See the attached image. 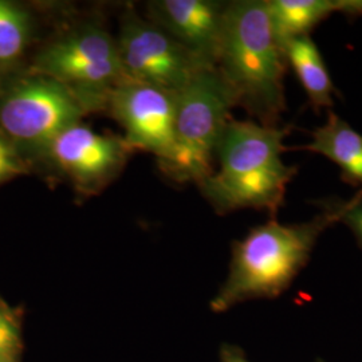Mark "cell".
Masks as SVG:
<instances>
[{
    "label": "cell",
    "mask_w": 362,
    "mask_h": 362,
    "mask_svg": "<svg viewBox=\"0 0 362 362\" xmlns=\"http://www.w3.org/2000/svg\"><path fill=\"white\" fill-rule=\"evenodd\" d=\"M302 149L330 160L342 180L362 191V134L342 117L329 110L326 122L311 133L310 143Z\"/></svg>",
    "instance_id": "8fae6325"
},
{
    "label": "cell",
    "mask_w": 362,
    "mask_h": 362,
    "mask_svg": "<svg viewBox=\"0 0 362 362\" xmlns=\"http://www.w3.org/2000/svg\"><path fill=\"white\" fill-rule=\"evenodd\" d=\"M230 1L152 0L148 19L189 52L206 69L216 67Z\"/></svg>",
    "instance_id": "30bf717a"
},
{
    "label": "cell",
    "mask_w": 362,
    "mask_h": 362,
    "mask_svg": "<svg viewBox=\"0 0 362 362\" xmlns=\"http://www.w3.org/2000/svg\"><path fill=\"white\" fill-rule=\"evenodd\" d=\"M106 112L125 132L130 148L155 155L161 168L175 153V94L125 81L109 97Z\"/></svg>",
    "instance_id": "9c48e42d"
},
{
    "label": "cell",
    "mask_w": 362,
    "mask_h": 362,
    "mask_svg": "<svg viewBox=\"0 0 362 362\" xmlns=\"http://www.w3.org/2000/svg\"><path fill=\"white\" fill-rule=\"evenodd\" d=\"M26 173L19 151L0 133V184Z\"/></svg>",
    "instance_id": "2e32d148"
},
{
    "label": "cell",
    "mask_w": 362,
    "mask_h": 362,
    "mask_svg": "<svg viewBox=\"0 0 362 362\" xmlns=\"http://www.w3.org/2000/svg\"><path fill=\"white\" fill-rule=\"evenodd\" d=\"M33 37L31 16L21 6L0 0V69L16 64Z\"/></svg>",
    "instance_id": "5bb4252c"
},
{
    "label": "cell",
    "mask_w": 362,
    "mask_h": 362,
    "mask_svg": "<svg viewBox=\"0 0 362 362\" xmlns=\"http://www.w3.org/2000/svg\"><path fill=\"white\" fill-rule=\"evenodd\" d=\"M19 330L13 317L0 308V362H16Z\"/></svg>",
    "instance_id": "9a60e30c"
},
{
    "label": "cell",
    "mask_w": 362,
    "mask_h": 362,
    "mask_svg": "<svg viewBox=\"0 0 362 362\" xmlns=\"http://www.w3.org/2000/svg\"><path fill=\"white\" fill-rule=\"evenodd\" d=\"M266 6L281 46L293 37L310 35L332 13L362 15V0H266Z\"/></svg>",
    "instance_id": "7c38bea8"
},
{
    "label": "cell",
    "mask_w": 362,
    "mask_h": 362,
    "mask_svg": "<svg viewBox=\"0 0 362 362\" xmlns=\"http://www.w3.org/2000/svg\"><path fill=\"white\" fill-rule=\"evenodd\" d=\"M317 362H322V361H317Z\"/></svg>",
    "instance_id": "d6986e66"
},
{
    "label": "cell",
    "mask_w": 362,
    "mask_h": 362,
    "mask_svg": "<svg viewBox=\"0 0 362 362\" xmlns=\"http://www.w3.org/2000/svg\"><path fill=\"white\" fill-rule=\"evenodd\" d=\"M236 106L233 91L216 67L202 69L175 94V153L165 173L199 184L214 170L221 134Z\"/></svg>",
    "instance_id": "5b68a950"
},
{
    "label": "cell",
    "mask_w": 362,
    "mask_h": 362,
    "mask_svg": "<svg viewBox=\"0 0 362 362\" xmlns=\"http://www.w3.org/2000/svg\"><path fill=\"white\" fill-rule=\"evenodd\" d=\"M30 73L62 85L88 115L106 112L110 94L128 81L116 38L90 22L67 27L45 45L35 55Z\"/></svg>",
    "instance_id": "277c9868"
},
{
    "label": "cell",
    "mask_w": 362,
    "mask_h": 362,
    "mask_svg": "<svg viewBox=\"0 0 362 362\" xmlns=\"http://www.w3.org/2000/svg\"><path fill=\"white\" fill-rule=\"evenodd\" d=\"M220 362H248L246 357L233 348H224L221 351V360Z\"/></svg>",
    "instance_id": "ac0fdd59"
},
{
    "label": "cell",
    "mask_w": 362,
    "mask_h": 362,
    "mask_svg": "<svg viewBox=\"0 0 362 362\" xmlns=\"http://www.w3.org/2000/svg\"><path fill=\"white\" fill-rule=\"evenodd\" d=\"M132 152L124 137L98 133L81 121L64 130L43 158L69 179L78 194L90 196L116 179Z\"/></svg>",
    "instance_id": "ba28073f"
},
{
    "label": "cell",
    "mask_w": 362,
    "mask_h": 362,
    "mask_svg": "<svg viewBox=\"0 0 362 362\" xmlns=\"http://www.w3.org/2000/svg\"><path fill=\"white\" fill-rule=\"evenodd\" d=\"M339 223H344L362 247V191L349 200L338 199Z\"/></svg>",
    "instance_id": "e0dca14e"
},
{
    "label": "cell",
    "mask_w": 362,
    "mask_h": 362,
    "mask_svg": "<svg viewBox=\"0 0 362 362\" xmlns=\"http://www.w3.org/2000/svg\"><path fill=\"white\" fill-rule=\"evenodd\" d=\"M86 115L62 85L28 73L0 98V133L19 153L25 149L45 157L52 141Z\"/></svg>",
    "instance_id": "8992f818"
},
{
    "label": "cell",
    "mask_w": 362,
    "mask_h": 362,
    "mask_svg": "<svg viewBox=\"0 0 362 362\" xmlns=\"http://www.w3.org/2000/svg\"><path fill=\"white\" fill-rule=\"evenodd\" d=\"M116 40L128 81L176 94L206 69L164 30L133 11L122 15Z\"/></svg>",
    "instance_id": "52a82bcc"
},
{
    "label": "cell",
    "mask_w": 362,
    "mask_h": 362,
    "mask_svg": "<svg viewBox=\"0 0 362 362\" xmlns=\"http://www.w3.org/2000/svg\"><path fill=\"white\" fill-rule=\"evenodd\" d=\"M287 66H290L309 98L313 110L320 113L333 106L337 94L324 57L310 35H298L282 45Z\"/></svg>",
    "instance_id": "4fadbf2b"
},
{
    "label": "cell",
    "mask_w": 362,
    "mask_h": 362,
    "mask_svg": "<svg viewBox=\"0 0 362 362\" xmlns=\"http://www.w3.org/2000/svg\"><path fill=\"white\" fill-rule=\"evenodd\" d=\"M287 67L266 0L230 1L216 69L236 106L262 125L278 127L286 110Z\"/></svg>",
    "instance_id": "3957f363"
},
{
    "label": "cell",
    "mask_w": 362,
    "mask_h": 362,
    "mask_svg": "<svg viewBox=\"0 0 362 362\" xmlns=\"http://www.w3.org/2000/svg\"><path fill=\"white\" fill-rule=\"evenodd\" d=\"M318 206L321 212L310 220L282 224L272 219L236 242L228 276L211 309L221 313L250 299L284 294L309 263L320 236L339 223L338 199L321 200Z\"/></svg>",
    "instance_id": "7a4b0ae2"
},
{
    "label": "cell",
    "mask_w": 362,
    "mask_h": 362,
    "mask_svg": "<svg viewBox=\"0 0 362 362\" xmlns=\"http://www.w3.org/2000/svg\"><path fill=\"white\" fill-rule=\"evenodd\" d=\"M288 133L287 127L230 119L216 149L219 167L197 184L218 214L251 208L276 216L298 173L296 165L282 158Z\"/></svg>",
    "instance_id": "6da1fadb"
}]
</instances>
